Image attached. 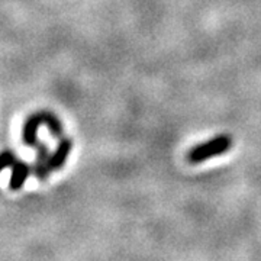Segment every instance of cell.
<instances>
[{
  "mask_svg": "<svg viewBox=\"0 0 261 261\" xmlns=\"http://www.w3.org/2000/svg\"><path fill=\"white\" fill-rule=\"evenodd\" d=\"M45 125L51 135L56 138H61L64 134V128H63V122L60 121V118L57 116L54 112L49 111H39V112L29 115L25 119L23 128H22V141L27 147L35 148L38 141V129L39 126Z\"/></svg>",
  "mask_w": 261,
  "mask_h": 261,
  "instance_id": "obj_1",
  "label": "cell"
},
{
  "mask_svg": "<svg viewBox=\"0 0 261 261\" xmlns=\"http://www.w3.org/2000/svg\"><path fill=\"white\" fill-rule=\"evenodd\" d=\"M231 147H232V138L229 135H218L212 140L199 144L190 149L187 154V161L192 164H199L206 160L222 155L225 152H228Z\"/></svg>",
  "mask_w": 261,
  "mask_h": 261,
  "instance_id": "obj_2",
  "label": "cell"
},
{
  "mask_svg": "<svg viewBox=\"0 0 261 261\" xmlns=\"http://www.w3.org/2000/svg\"><path fill=\"white\" fill-rule=\"evenodd\" d=\"M37 155L34 161V176L39 181H47L49 174L53 173L51 166H49V160H51V152L48 149V145L45 142H38L37 144Z\"/></svg>",
  "mask_w": 261,
  "mask_h": 261,
  "instance_id": "obj_3",
  "label": "cell"
},
{
  "mask_svg": "<svg viewBox=\"0 0 261 261\" xmlns=\"http://www.w3.org/2000/svg\"><path fill=\"white\" fill-rule=\"evenodd\" d=\"M34 173V167L22 160H16L15 164L12 166V174L9 180V189L13 192H18L25 186L28 177Z\"/></svg>",
  "mask_w": 261,
  "mask_h": 261,
  "instance_id": "obj_4",
  "label": "cell"
},
{
  "mask_svg": "<svg viewBox=\"0 0 261 261\" xmlns=\"http://www.w3.org/2000/svg\"><path fill=\"white\" fill-rule=\"evenodd\" d=\"M73 149V141L70 138H61L54 152L51 154L49 166L53 171H58L67 164V160L70 157V152Z\"/></svg>",
  "mask_w": 261,
  "mask_h": 261,
  "instance_id": "obj_5",
  "label": "cell"
},
{
  "mask_svg": "<svg viewBox=\"0 0 261 261\" xmlns=\"http://www.w3.org/2000/svg\"><path fill=\"white\" fill-rule=\"evenodd\" d=\"M16 161V154L10 149H5L0 152V173L6 168H12Z\"/></svg>",
  "mask_w": 261,
  "mask_h": 261,
  "instance_id": "obj_6",
  "label": "cell"
}]
</instances>
